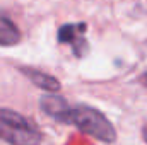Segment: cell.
<instances>
[{"instance_id": "obj_1", "label": "cell", "mask_w": 147, "mask_h": 145, "mask_svg": "<svg viewBox=\"0 0 147 145\" xmlns=\"http://www.w3.org/2000/svg\"><path fill=\"white\" fill-rule=\"evenodd\" d=\"M67 123L77 126L80 132H84L89 137H94L99 142L113 144L116 140V132L111 121L101 111L91 108V106H86V104L74 106L70 109Z\"/></svg>"}, {"instance_id": "obj_2", "label": "cell", "mask_w": 147, "mask_h": 145, "mask_svg": "<svg viewBox=\"0 0 147 145\" xmlns=\"http://www.w3.org/2000/svg\"><path fill=\"white\" fill-rule=\"evenodd\" d=\"M0 140L10 145H39L43 140L38 126L26 116L12 111L0 109Z\"/></svg>"}, {"instance_id": "obj_3", "label": "cell", "mask_w": 147, "mask_h": 145, "mask_svg": "<svg viewBox=\"0 0 147 145\" xmlns=\"http://www.w3.org/2000/svg\"><path fill=\"white\" fill-rule=\"evenodd\" d=\"M86 29H87V26L84 22L65 24L58 29V41L70 44L74 48L75 56H82L84 51L87 50V41H86V36H84Z\"/></svg>"}, {"instance_id": "obj_4", "label": "cell", "mask_w": 147, "mask_h": 145, "mask_svg": "<svg viewBox=\"0 0 147 145\" xmlns=\"http://www.w3.org/2000/svg\"><path fill=\"white\" fill-rule=\"evenodd\" d=\"M39 108L43 109L45 114L51 116L53 119L60 121V123H67L69 121V114L72 106L67 103V99H63L62 96H57L53 92L41 96L39 99Z\"/></svg>"}, {"instance_id": "obj_5", "label": "cell", "mask_w": 147, "mask_h": 145, "mask_svg": "<svg viewBox=\"0 0 147 145\" xmlns=\"http://www.w3.org/2000/svg\"><path fill=\"white\" fill-rule=\"evenodd\" d=\"M21 72L24 73L34 85H38L39 89H43V91H48V92H57V91H60V82L53 77V75H50V73H45L41 72V70H36V68H21Z\"/></svg>"}, {"instance_id": "obj_6", "label": "cell", "mask_w": 147, "mask_h": 145, "mask_svg": "<svg viewBox=\"0 0 147 145\" xmlns=\"http://www.w3.org/2000/svg\"><path fill=\"white\" fill-rule=\"evenodd\" d=\"M21 39V31L17 26L5 15H0V44L2 46H12L17 44Z\"/></svg>"}, {"instance_id": "obj_7", "label": "cell", "mask_w": 147, "mask_h": 145, "mask_svg": "<svg viewBox=\"0 0 147 145\" xmlns=\"http://www.w3.org/2000/svg\"><path fill=\"white\" fill-rule=\"evenodd\" d=\"M144 138H146V142H147V126L144 128Z\"/></svg>"}, {"instance_id": "obj_8", "label": "cell", "mask_w": 147, "mask_h": 145, "mask_svg": "<svg viewBox=\"0 0 147 145\" xmlns=\"http://www.w3.org/2000/svg\"><path fill=\"white\" fill-rule=\"evenodd\" d=\"M146 84H147V73H146Z\"/></svg>"}]
</instances>
